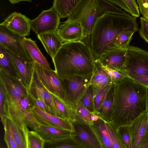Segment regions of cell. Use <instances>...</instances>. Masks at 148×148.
Segmentation results:
<instances>
[{
    "mask_svg": "<svg viewBox=\"0 0 148 148\" xmlns=\"http://www.w3.org/2000/svg\"><path fill=\"white\" fill-rule=\"evenodd\" d=\"M147 90L146 87L127 77L115 84L110 122L116 129L130 125L135 119L148 110Z\"/></svg>",
    "mask_w": 148,
    "mask_h": 148,
    "instance_id": "6da1fadb",
    "label": "cell"
},
{
    "mask_svg": "<svg viewBox=\"0 0 148 148\" xmlns=\"http://www.w3.org/2000/svg\"><path fill=\"white\" fill-rule=\"evenodd\" d=\"M136 18L106 13L97 18L92 27L90 47L95 61L102 56L119 49L115 47L116 38L122 33L138 30Z\"/></svg>",
    "mask_w": 148,
    "mask_h": 148,
    "instance_id": "7a4b0ae2",
    "label": "cell"
},
{
    "mask_svg": "<svg viewBox=\"0 0 148 148\" xmlns=\"http://www.w3.org/2000/svg\"><path fill=\"white\" fill-rule=\"evenodd\" d=\"M52 59L55 70L60 76L92 73L95 60L90 48L83 41L63 43Z\"/></svg>",
    "mask_w": 148,
    "mask_h": 148,
    "instance_id": "3957f363",
    "label": "cell"
},
{
    "mask_svg": "<svg viewBox=\"0 0 148 148\" xmlns=\"http://www.w3.org/2000/svg\"><path fill=\"white\" fill-rule=\"evenodd\" d=\"M107 13L130 14L106 0H83L67 20L81 25L83 34L82 41L90 48V35L93 25L97 18Z\"/></svg>",
    "mask_w": 148,
    "mask_h": 148,
    "instance_id": "277c9868",
    "label": "cell"
},
{
    "mask_svg": "<svg viewBox=\"0 0 148 148\" xmlns=\"http://www.w3.org/2000/svg\"><path fill=\"white\" fill-rule=\"evenodd\" d=\"M118 71L130 78L148 75V51L129 45L127 49L124 64Z\"/></svg>",
    "mask_w": 148,
    "mask_h": 148,
    "instance_id": "5b68a950",
    "label": "cell"
},
{
    "mask_svg": "<svg viewBox=\"0 0 148 148\" xmlns=\"http://www.w3.org/2000/svg\"><path fill=\"white\" fill-rule=\"evenodd\" d=\"M92 74L85 76H59L64 87V101L70 108L78 103L90 85Z\"/></svg>",
    "mask_w": 148,
    "mask_h": 148,
    "instance_id": "8992f818",
    "label": "cell"
},
{
    "mask_svg": "<svg viewBox=\"0 0 148 148\" xmlns=\"http://www.w3.org/2000/svg\"><path fill=\"white\" fill-rule=\"evenodd\" d=\"M61 17L52 6L43 11L36 18L31 20V29L36 35L47 32H56Z\"/></svg>",
    "mask_w": 148,
    "mask_h": 148,
    "instance_id": "52a82bcc",
    "label": "cell"
},
{
    "mask_svg": "<svg viewBox=\"0 0 148 148\" xmlns=\"http://www.w3.org/2000/svg\"><path fill=\"white\" fill-rule=\"evenodd\" d=\"M0 80L4 86L5 99L10 105L17 103L20 99L29 92L27 88L18 78L0 70Z\"/></svg>",
    "mask_w": 148,
    "mask_h": 148,
    "instance_id": "ba28073f",
    "label": "cell"
},
{
    "mask_svg": "<svg viewBox=\"0 0 148 148\" xmlns=\"http://www.w3.org/2000/svg\"><path fill=\"white\" fill-rule=\"evenodd\" d=\"M34 63L35 70L44 86L51 93L64 101L65 92L60 78L55 70H48Z\"/></svg>",
    "mask_w": 148,
    "mask_h": 148,
    "instance_id": "9c48e42d",
    "label": "cell"
},
{
    "mask_svg": "<svg viewBox=\"0 0 148 148\" xmlns=\"http://www.w3.org/2000/svg\"><path fill=\"white\" fill-rule=\"evenodd\" d=\"M23 38L5 27L0 25V44L25 61L32 62L23 48Z\"/></svg>",
    "mask_w": 148,
    "mask_h": 148,
    "instance_id": "30bf717a",
    "label": "cell"
},
{
    "mask_svg": "<svg viewBox=\"0 0 148 148\" xmlns=\"http://www.w3.org/2000/svg\"><path fill=\"white\" fill-rule=\"evenodd\" d=\"M31 20L21 13L14 12L9 14L0 25L22 37H25L30 34Z\"/></svg>",
    "mask_w": 148,
    "mask_h": 148,
    "instance_id": "8fae6325",
    "label": "cell"
},
{
    "mask_svg": "<svg viewBox=\"0 0 148 148\" xmlns=\"http://www.w3.org/2000/svg\"><path fill=\"white\" fill-rule=\"evenodd\" d=\"M32 110L35 118L41 125L52 126L74 132L73 125L70 120L47 113L35 107Z\"/></svg>",
    "mask_w": 148,
    "mask_h": 148,
    "instance_id": "7c38bea8",
    "label": "cell"
},
{
    "mask_svg": "<svg viewBox=\"0 0 148 148\" xmlns=\"http://www.w3.org/2000/svg\"><path fill=\"white\" fill-rule=\"evenodd\" d=\"M73 125L74 138L84 148H101L100 143L90 125L77 121H71Z\"/></svg>",
    "mask_w": 148,
    "mask_h": 148,
    "instance_id": "4fadbf2b",
    "label": "cell"
},
{
    "mask_svg": "<svg viewBox=\"0 0 148 148\" xmlns=\"http://www.w3.org/2000/svg\"><path fill=\"white\" fill-rule=\"evenodd\" d=\"M7 49L11 58L18 79L28 89L33 78L34 70V63L25 61Z\"/></svg>",
    "mask_w": 148,
    "mask_h": 148,
    "instance_id": "5bb4252c",
    "label": "cell"
},
{
    "mask_svg": "<svg viewBox=\"0 0 148 148\" xmlns=\"http://www.w3.org/2000/svg\"><path fill=\"white\" fill-rule=\"evenodd\" d=\"M56 32L63 43L82 41L83 39L81 25L67 20L59 26Z\"/></svg>",
    "mask_w": 148,
    "mask_h": 148,
    "instance_id": "9a60e30c",
    "label": "cell"
},
{
    "mask_svg": "<svg viewBox=\"0 0 148 148\" xmlns=\"http://www.w3.org/2000/svg\"><path fill=\"white\" fill-rule=\"evenodd\" d=\"M148 119V110L141 114L129 125L131 148H139L145 133Z\"/></svg>",
    "mask_w": 148,
    "mask_h": 148,
    "instance_id": "2e32d148",
    "label": "cell"
},
{
    "mask_svg": "<svg viewBox=\"0 0 148 148\" xmlns=\"http://www.w3.org/2000/svg\"><path fill=\"white\" fill-rule=\"evenodd\" d=\"M28 90L34 98L41 100L49 106L57 115L52 94L41 83L35 69Z\"/></svg>",
    "mask_w": 148,
    "mask_h": 148,
    "instance_id": "e0dca14e",
    "label": "cell"
},
{
    "mask_svg": "<svg viewBox=\"0 0 148 148\" xmlns=\"http://www.w3.org/2000/svg\"><path fill=\"white\" fill-rule=\"evenodd\" d=\"M22 44L25 53L32 62L45 69L52 70L47 59L39 49L35 41L23 37Z\"/></svg>",
    "mask_w": 148,
    "mask_h": 148,
    "instance_id": "ac0fdd59",
    "label": "cell"
},
{
    "mask_svg": "<svg viewBox=\"0 0 148 148\" xmlns=\"http://www.w3.org/2000/svg\"><path fill=\"white\" fill-rule=\"evenodd\" d=\"M3 126L4 128L6 129L10 132L17 148H28L27 135L29 131L28 127H21L12 118L8 116Z\"/></svg>",
    "mask_w": 148,
    "mask_h": 148,
    "instance_id": "d6986e66",
    "label": "cell"
},
{
    "mask_svg": "<svg viewBox=\"0 0 148 148\" xmlns=\"http://www.w3.org/2000/svg\"><path fill=\"white\" fill-rule=\"evenodd\" d=\"M112 84L110 77L102 67L98 61H95L90 83L93 90L94 97L106 86Z\"/></svg>",
    "mask_w": 148,
    "mask_h": 148,
    "instance_id": "ffe728a7",
    "label": "cell"
},
{
    "mask_svg": "<svg viewBox=\"0 0 148 148\" xmlns=\"http://www.w3.org/2000/svg\"><path fill=\"white\" fill-rule=\"evenodd\" d=\"M127 49H119L106 53L95 61H98L103 66L119 70L125 63Z\"/></svg>",
    "mask_w": 148,
    "mask_h": 148,
    "instance_id": "44dd1931",
    "label": "cell"
},
{
    "mask_svg": "<svg viewBox=\"0 0 148 148\" xmlns=\"http://www.w3.org/2000/svg\"><path fill=\"white\" fill-rule=\"evenodd\" d=\"M47 53L53 58L63 43L56 32H47L37 36Z\"/></svg>",
    "mask_w": 148,
    "mask_h": 148,
    "instance_id": "7402d4cb",
    "label": "cell"
},
{
    "mask_svg": "<svg viewBox=\"0 0 148 148\" xmlns=\"http://www.w3.org/2000/svg\"><path fill=\"white\" fill-rule=\"evenodd\" d=\"M90 126L100 143L101 148H113L105 121L99 118Z\"/></svg>",
    "mask_w": 148,
    "mask_h": 148,
    "instance_id": "603a6c76",
    "label": "cell"
},
{
    "mask_svg": "<svg viewBox=\"0 0 148 148\" xmlns=\"http://www.w3.org/2000/svg\"><path fill=\"white\" fill-rule=\"evenodd\" d=\"M45 140L56 139L70 136L74 132L54 127L40 125L34 130Z\"/></svg>",
    "mask_w": 148,
    "mask_h": 148,
    "instance_id": "cb8c5ba5",
    "label": "cell"
},
{
    "mask_svg": "<svg viewBox=\"0 0 148 148\" xmlns=\"http://www.w3.org/2000/svg\"><path fill=\"white\" fill-rule=\"evenodd\" d=\"M95 114L78 103L75 106L70 108V121L91 125L94 122L93 117Z\"/></svg>",
    "mask_w": 148,
    "mask_h": 148,
    "instance_id": "d4e9b609",
    "label": "cell"
},
{
    "mask_svg": "<svg viewBox=\"0 0 148 148\" xmlns=\"http://www.w3.org/2000/svg\"><path fill=\"white\" fill-rule=\"evenodd\" d=\"M83 0H54L52 7L61 18L68 17Z\"/></svg>",
    "mask_w": 148,
    "mask_h": 148,
    "instance_id": "484cf974",
    "label": "cell"
},
{
    "mask_svg": "<svg viewBox=\"0 0 148 148\" xmlns=\"http://www.w3.org/2000/svg\"><path fill=\"white\" fill-rule=\"evenodd\" d=\"M114 84L109 90L105 98L95 114L106 122H110L114 103Z\"/></svg>",
    "mask_w": 148,
    "mask_h": 148,
    "instance_id": "4316f807",
    "label": "cell"
},
{
    "mask_svg": "<svg viewBox=\"0 0 148 148\" xmlns=\"http://www.w3.org/2000/svg\"><path fill=\"white\" fill-rule=\"evenodd\" d=\"M47 147L56 148H84L72 135L64 138L45 140Z\"/></svg>",
    "mask_w": 148,
    "mask_h": 148,
    "instance_id": "83f0119b",
    "label": "cell"
},
{
    "mask_svg": "<svg viewBox=\"0 0 148 148\" xmlns=\"http://www.w3.org/2000/svg\"><path fill=\"white\" fill-rule=\"evenodd\" d=\"M0 70L18 78L10 55L7 49L0 44Z\"/></svg>",
    "mask_w": 148,
    "mask_h": 148,
    "instance_id": "f1b7e54d",
    "label": "cell"
},
{
    "mask_svg": "<svg viewBox=\"0 0 148 148\" xmlns=\"http://www.w3.org/2000/svg\"><path fill=\"white\" fill-rule=\"evenodd\" d=\"M57 115L60 118L70 120V108L64 101L52 94Z\"/></svg>",
    "mask_w": 148,
    "mask_h": 148,
    "instance_id": "f546056e",
    "label": "cell"
},
{
    "mask_svg": "<svg viewBox=\"0 0 148 148\" xmlns=\"http://www.w3.org/2000/svg\"><path fill=\"white\" fill-rule=\"evenodd\" d=\"M94 99L93 90L91 85L90 84L78 103L94 113Z\"/></svg>",
    "mask_w": 148,
    "mask_h": 148,
    "instance_id": "4dcf8cb0",
    "label": "cell"
},
{
    "mask_svg": "<svg viewBox=\"0 0 148 148\" xmlns=\"http://www.w3.org/2000/svg\"><path fill=\"white\" fill-rule=\"evenodd\" d=\"M136 32L128 31L121 33L116 38L114 45L117 49H127L129 46L133 35Z\"/></svg>",
    "mask_w": 148,
    "mask_h": 148,
    "instance_id": "1f68e13d",
    "label": "cell"
},
{
    "mask_svg": "<svg viewBox=\"0 0 148 148\" xmlns=\"http://www.w3.org/2000/svg\"><path fill=\"white\" fill-rule=\"evenodd\" d=\"M45 140L36 131H29L27 135L28 148H43Z\"/></svg>",
    "mask_w": 148,
    "mask_h": 148,
    "instance_id": "d6a6232c",
    "label": "cell"
},
{
    "mask_svg": "<svg viewBox=\"0 0 148 148\" xmlns=\"http://www.w3.org/2000/svg\"><path fill=\"white\" fill-rule=\"evenodd\" d=\"M106 125L113 148H123L117 129L110 122H106Z\"/></svg>",
    "mask_w": 148,
    "mask_h": 148,
    "instance_id": "836d02e7",
    "label": "cell"
},
{
    "mask_svg": "<svg viewBox=\"0 0 148 148\" xmlns=\"http://www.w3.org/2000/svg\"><path fill=\"white\" fill-rule=\"evenodd\" d=\"M117 130L123 148H131V142L129 126H120Z\"/></svg>",
    "mask_w": 148,
    "mask_h": 148,
    "instance_id": "e575fe53",
    "label": "cell"
},
{
    "mask_svg": "<svg viewBox=\"0 0 148 148\" xmlns=\"http://www.w3.org/2000/svg\"><path fill=\"white\" fill-rule=\"evenodd\" d=\"M114 84H112L106 85L95 96L94 99V114H96L97 112L109 90Z\"/></svg>",
    "mask_w": 148,
    "mask_h": 148,
    "instance_id": "d590c367",
    "label": "cell"
},
{
    "mask_svg": "<svg viewBox=\"0 0 148 148\" xmlns=\"http://www.w3.org/2000/svg\"><path fill=\"white\" fill-rule=\"evenodd\" d=\"M101 65L102 67L109 75L113 83L114 84L119 82L126 77L120 71L115 69Z\"/></svg>",
    "mask_w": 148,
    "mask_h": 148,
    "instance_id": "8d00e7d4",
    "label": "cell"
},
{
    "mask_svg": "<svg viewBox=\"0 0 148 148\" xmlns=\"http://www.w3.org/2000/svg\"><path fill=\"white\" fill-rule=\"evenodd\" d=\"M130 11V14L136 18L140 16L138 6L136 0H122Z\"/></svg>",
    "mask_w": 148,
    "mask_h": 148,
    "instance_id": "74e56055",
    "label": "cell"
},
{
    "mask_svg": "<svg viewBox=\"0 0 148 148\" xmlns=\"http://www.w3.org/2000/svg\"><path fill=\"white\" fill-rule=\"evenodd\" d=\"M140 26L139 33L142 38L148 43V20L143 17L140 18Z\"/></svg>",
    "mask_w": 148,
    "mask_h": 148,
    "instance_id": "f35d334b",
    "label": "cell"
},
{
    "mask_svg": "<svg viewBox=\"0 0 148 148\" xmlns=\"http://www.w3.org/2000/svg\"><path fill=\"white\" fill-rule=\"evenodd\" d=\"M5 88L3 84L0 80V114L1 122L3 125L5 124L7 118L3 112V105L4 101Z\"/></svg>",
    "mask_w": 148,
    "mask_h": 148,
    "instance_id": "ab89813d",
    "label": "cell"
},
{
    "mask_svg": "<svg viewBox=\"0 0 148 148\" xmlns=\"http://www.w3.org/2000/svg\"><path fill=\"white\" fill-rule=\"evenodd\" d=\"M34 103L35 107L47 113L56 115L51 107L42 100L34 98Z\"/></svg>",
    "mask_w": 148,
    "mask_h": 148,
    "instance_id": "60d3db41",
    "label": "cell"
},
{
    "mask_svg": "<svg viewBox=\"0 0 148 148\" xmlns=\"http://www.w3.org/2000/svg\"><path fill=\"white\" fill-rule=\"evenodd\" d=\"M137 2L142 17L148 20V0H137Z\"/></svg>",
    "mask_w": 148,
    "mask_h": 148,
    "instance_id": "b9f144b4",
    "label": "cell"
},
{
    "mask_svg": "<svg viewBox=\"0 0 148 148\" xmlns=\"http://www.w3.org/2000/svg\"><path fill=\"white\" fill-rule=\"evenodd\" d=\"M4 139L7 147L8 148H17V145L10 132L6 128H4Z\"/></svg>",
    "mask_w": 148,
    "mask_h": 148,
    "instance_id": "7bdbcfd3",
    "label": "cell"
},
{
    "mask_svg": "<svg viewBox=\"0 0 148 148\" xmlns=\"http://www.w3.org/2000/svg\"><path fill=\"white\" fill-rule=\"evenodd\" d=\"M131 78L136 82L148 88V75L140 76Z\"/></svg>",
    "mask_w": 148,
    "mask_h": 148,
    "instance_id": "ee69618b",
    "label": "cell"
},
{
    "mask_svg": "<svg viewBox=\"0 0 148 148\" xmlns=\"http://www.w3.org/2000/svg\"><path fill=\"white\" fill-rule=\"evenodd\" d=\"M120 8L130 14V11L122 0H106Z\"/></svg>",
    "mask_w": 148,
    "mask_h": 148,
    "instance_id": "f6af8a7d",
    "label": "cell"
},
{
    "mask_svg": "<svg viewBox=\"0 0 148 148\" xmlns=\"http://www.w3.org/2000/svg\"><path fill=\"white\" fill-rule=\"evenodd\" d=\"M139 148H148V119L144 137Z\"/></svg>",
    "mask_w": 148,
    "mask_h": 148,
    "instance_id": "bcb514c9",
    "label": "cell"
},
{
    "mask_svg": "<svg viewBox=\"0 0 148 148\" xmlns=\"http://www.w3.org/2000/svg\"><path fill=\"white\" fill-rule=\"evenodd\" d=\"M10 2L12 4H14L16 3H18L21 1H27L32 2V0H9Z\"/></svg>",
    "mask_w": 148,
    "mask_h": 148,
    "instance_id": "7dc6e473",
    "label": "cell"
},
{
    "mask_svg": "<svg viewBox=\"0 0 148 148\" xmlns=\"http://www.w3.org/2000/svg\"><path fill=\"white\" fill-rule=\"evenodd\" d=\"M147 108L148 110V88H147Z\"/></svg>",
    "mask_w": 148,
    "mask_h": 148,
    "instance_id": "c3c4849f",
    "label": "cell"
}]
</instances>
